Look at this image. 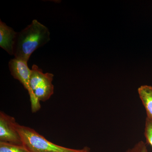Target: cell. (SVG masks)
Returning <instances> with one entry per match:
<instances>
[{
    "mask_svg": "<svg viewBox=\"0 0 152 152\" xmlns=\"http://www.w3.org/2000/svg\"><path fill=\"white\" fill-rule=\"evenodd\" d=\"M50 41L48 28L37 20L17 32L14 48V56L18 59L28 62L32 54Z\"/></svg>",
    "mask_w": 152,
    "mask_h": 152,
    "instance_id": "6da1fadb",
    "label": "cell"
},
{
    "mask_svg": "<svg viewBox=\"0 0 152 152\" xmlns=\"http://www.w3.org/2000/svg\"><path fill=\"white\" fill-rule=\"evenodd\" d=\"M16 127L21 137L23 145L30 152H90L88 147L75 149L57 145L48 140L34 129L17 123Z\"/></svg>",
    "mask_w": 152,
    "mask_h": 152,
    "instance_id": "7a4b0ae2",
    "label": "cell"
},
{
    "mask_svg": "<svg viewBox=\"0 0 152 152\" xmlns=\"http://www.w3.org/2000/svg\"><path fill=\"white\" fill-rule=\"evenodd\" d=\"M31 70L30 86L34 94L39 102L48 101L54 94V75L50 73H44L37 65H33Z\"/></svg>",
    "mask_w": 152,
    "mask_h": 152,
    "instance_id": "3957f363",
    "label": "cell"
},
{
    "mask_svg": "<svg viewBox=\"0 0 152 152\" xmlns=\"http://www.w3.org/2000/svg\"><path fill=\"white\" fill-rule=\"evenodd\" d=\"M9 67L14 78L20 82L25 88L27 90L29 95L32 112L35 113L39 110L41 107L40 102L36 98L30 86L31 70L28 67L27 62L15 58L9 62Z\"/></svg>",
    "mask_w": 152,
    "mask_h": 152,
    "instance_id": "277c9868",
    "label": "cell"
},
{
    "mask_svg": "<svg viewBox=\"0 0 152 152\" xmlns=\"http://www.w3.org/2000/svg\"><path fill=\"white\" fill-rule=\"evenodd\" d=\"M15 119L0 112V142L23 145L21 136L16 127Z\"/></svg>",
    "mask_w": 152,
    "mask_h": 152,
    "instance_id": "5b68a950",
    "label": "cell"
},
{
    "mask_svg": "<svg viewBox=\"0 0 152 152\" xmlns=\"http://www.w3.org/2000/svg\"><path fill=\"white\" fill-rule=\"evenodd\" d=\"M17 32L12 28L0 20V47L9 54L13 55L15 39Z\"/></svg>",
    "mask_w": 152,
    "mask_h": 152,
    "instance_id": "8992f818",
    "label": "cell"
},
{
    "mask_svg": "<svg viewBox=\"0 0 152 152\" xmlns=\"http://www.w3.org/2000/svg\"><path fill=\"white\" fill-rule=\"evenodd\" d=\"M138 92L146 112V118L152 121V87L147 85L141 86Z\"/></svg>",
    "mask_w": 152,
    "mask_h": 152,
    "instance_id": "52a82bcc",
    "label": "cell"
},
{
    "mask_svg": "<svg viewBox=\"0 0 152 152\" xmlns=\"http://www.w3.org/2000/svg\"><path fill=\"white\" fill-rule=\"evenodd\" d=\"M0 152H30L23 145L0 142Z\"/></svg>",
    "mask_w": 152,
    "mask_h": 152,
    "instance_id": "ba28073f",
    "label": "cell"
},
{
    "mask_svg": "<svg viewBox=\"0 0 152 152\" xmlns=\"http://www.w3.org/2000/svg\"><path fill=\"white\" fill-rule=\"evenodd\" d=\"M144 135L146 142L152 147V121L146 119Z\"/></svg>",
    "mask_w": 152,
    "mask_h": 152,
    "instance_id": "9c48e42d",
    "label": "cell"
},
{
    "mask_svg": "<svg viewBox=\"0 0 152 152\" xmlns=\"http://www.w3.org/2000/svg\"><path fill=\"white\" fill-rule=\"evenodd\" d=\"M126 152H148L146 144L141 141L136 143L134 145L129 149Z\"/></svg>",
    "mask_w": 152,
    "mask_h": 152,
    "instance_id": "30bf717a",
    "label": "cell"
}]
</instances>
